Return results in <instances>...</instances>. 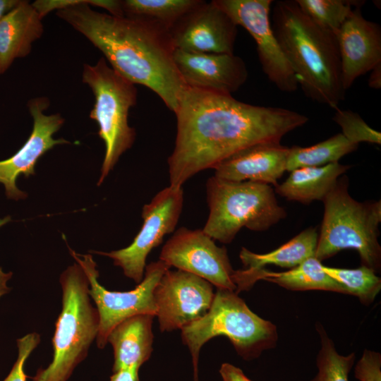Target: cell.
Returning <instances> with one entry per match:
<instances>
[{"label":"cell","instance_id":"6da1fadb","mask_svg":"<svg viewBox=\"0 0 381 381\" xmlns=\"http://www.w3.org/2000/svg\"><path fill=\"white\" fill-rule=\"evenodd\" d=\"M174 113L177 132L167 163L169 183L175 186L244 148L280 142L308 121L293 110L253 105L187 86Z\"/></svg>","mask_w":381,"mask_h":381},{"label":"cell","instance_id":"7a4b0ae2","mask_svg":"<svg viewBox=\"0 0 381 381\" xmlns=\"http://www.w3.org/2000/svg\"><path fill=\"white\" fill-rule=\"evenodd\" d=\"M90 4L85 0L56 14L100 50L115 71L152 90L175 112L186 85L174 61L169 30L140 18L100 13Z\"/></svg>","mask_w":381,"mask_h":381},{"label":"cell","instance_id":"3957f363","mask_svg":"<svg viewBox=\"0 0 381 381\" xmlns=\"http://www.w3.org/2000/svg\"><path fill=\"white\" fill-rule=\"evenodd\" d=\"M274 35L304 94L336 109L344 100L337 36L307 16L296 0L274 3Z\"/></svg>","mask_w":381,"mask_h":381},{"label":"cell","instance_id":"277c9868","mask_svg":"<svg viewBox=\"0 0 381 381\" xmlns=\"http://www.w3.org/2000/svg\"><path fill=\"white\" fill-rule=\"evenodd\" d=\"M348 188L349 179L342 176L322 201L325 211L315 257L322 262L341 250L354 249L361 265L378 272L381 201L358 202L350 195Z\"/></svg>","mask_w":381,"mask_h":381},{"label":"cell","instance_id":"5b68a950","mask_svg":"<svg viewBox=\"0 0 381 381\" xmlns=\"http://www.w3.org/2000/svg\"><path fill=\"white\" fill-rule=\"evenodd\" d=\"M59 281L62 309L52 339L53 359L37 370L32 381H67L98 334L99 313L91 303L89 281L80 265L69 266Z\"/></svg>","mask_w":381,"mask_h":381},{"label":"cell","instance_id":"8992f818","mask_svg":"<svg viewBox=\"0 0 381 381\" xmlns=\"http://www.w3.org/2000/svg\"><path fill=\"white\" fill-rule=\"evenodd\" d=\"M224 335L246 361L274 348L278 340L274 324L254 313L238 294L217 289L212 306L202 318L181 329V337L191 353L194 380L198 381V361L201 347L214 337Z\"/></svg>","mask_w":381,"mask_h":381},{"label":"cell","instance_id":"52a82bcc","mask_svg":"<svg viewBox=\"0 0 381 381\" xmlns=\"http://www.w3.org/2000/svg\"><path fill=\"white\" fill-rule=\"evenodd\" d=\"M206 195L210 213L202 231L223 243H231L243 227L266 231L287 215L266 183L213 176L207 181Z\"/></svg>","mask_w":381,"mask_h":381},{"label":"cell","instance_id":"ba28073f","mask_svg":"<svg viewBox=\"0 0 381 381\" xmlns=\"http://www.w3.org/2000/svg\"><path fill=\"white\" fill-rule=\"evenodd\" d=\"M82 79L95 95L90 117L97 123L98 135L105 145L97 183L99 186L135 141V131L128 125V118L130 109L137 102V89L135 84L110 67L103 57L93 66H83Z\"/></svg>","mask_w":381,"mask_h":381},{"label":"cell","instance_id":"9c48e42d","mask_svg":"<svg viewBox=\"0 0 381 381\" xmlns=\"http://www.w3.org/2000/svg\"><path fill=\"white\" fill-rule=\"evenodd\" d=\"M70 253L85 272L90 284L89 294L96 304L99 325L96 338L97 347L103 349L111 330L120 322L134 315H156L154 291L162 275L170 267L162 260L145 267L143 280L133 290L109 291L98 282L99 272L91 255Z\"/></svg>","mask_w":381,"mask_h":381},{"label":"cell","instance_id":"30bf717a","mask_svg":"<svg viewBox=\"0 0 381 381\" xmlns=\"http://www.w3.org/2000/svg\"><path fill=\"white\" fill-rule=\"evenodd\" d=\"M183 204L182 186L169 185L144 205L142 227L128 246L108 253H95L111 258L127 277L139 284L144 277L148 254L162 243L167 234L174 231Z\"/></svg>","mask_w":381,"mask_h":381},{"label":"cell","instance_id":"8fae6325","mask_svg":"<svg viewBox=\"0 0 381 381\" xmlns=\"http://www.w3.org/2000/svg\"><path fill=\"white\" fill-rule=\"evenodd\" d=\"M236 24L244 28L256 42L259 61L271 83L291 92L298 85L272 29V0H213Z\"/></svg>","mask_w":381,"mask_h":381},{"label":"cell","instance_id":"7c38bea8","mask_svg":"<svg viewBox=\"0 0 381 381\" xmlns=\"http://www.w3.org/2000/svg\"><path fill=\"white\" fill-rule=\"evenodd\" d=\"M159 260L197 275L217 289L236 293L232 268L224 247H219L202 229L181 227L164 245Z\"/></svg>","mask_w":381,"mask_h":381},{"label":"cell","instance_id":"4fadbf2b","mask_svg":"<svg viewBox=\"0 0 381 381\" xmlns=\"http://www.w3.org/2000/svg\"><path fill=\"white\" fill-rule=\"evenodd\" d=\"M214 294L205 279L181 270H168L154 291L161 331L181 329L202 318L210 310Z\"/></svg>","mask_w":381,"mask_h":381},{"label":"cell","instance_id":"5bb4252c","mask_svg":"<svg viewBox=\"0 0 381 381\" xmlns=\"http://www.w3.org/2000/svg\"><path fill=\"white\" fill-rule=\"evenodd\" d=\"M237 25L213 1H201L179 19L169 32L175 49L234 54Z\"/></svg>","mask_w":381,"mask_h":381},{"label":"cell","instance_id":"9a60e30c","mask_svg":"<svg viewBox=\"0 0 381 381\" xmlns=\"http://www.w3.org/2000/svg\"><path fill=\"white\" fill-rule=\"evenodd\" d=\"M33 119V128L27 141L9 158L0 161V183L4 184L8 198L18 200L25 198L26 193L16 186L19 175L25 177L35 174V167L39 158L56 145L70 144L64 138L54 139L53 135L64 123L59 114H44L49 106L47 97H36L28 104Z\"/></svg>","mask_w":381,"mask_h":381},{"label":"cell","instance_id":"2e32d148","mask_svg":"<svg viewBox=\"0 0 381 381\" xmlns=\"http://www.w3.org/2000/svg\"><path fill=\"white\" fill-rule=\"evenodd\" d=\"M174 61L187 87L205 91L231 95L248 77L245 62L234 54L174 49Z\"/></svg>","mask_w":381,"mask_h":381},{"label":"cell","instance_id":"e0dca14e","mask_svg":"<svg viewBox=\"0 0 381 381\" xmlns=\"http://www.w3.org/2000/svg\"><path fill=\"white\" fill-rule=\"evenodd\" d=\"M344 90L381 62V28L356 7L336 35Z\"/></svg>","mask_w":381,"mask_h":381},{"label":"cell","instance_id":"ac0fdd59","mask_svg":"<svg viewBox=\"0 0 381 381\" xmlns=\"http://www.w3.org/2000/svg\"><path fill=\"white\" fill-rule=\"evenodd\" d=\"M289 147L280 142L244 148L214 167V176L232 181H253L277 186L286 171Z\"/></svg>","mask_w":381,"mask_h":381},{"label":"cell","instance_id":"d6986e66","mask_svg":"<svg viewBox=\"0 0 381 381\" xmlns=\"http://www.w3.org/2000/svg\"><path fill=\"white\" fill-rule=\"evenodd\" d=\"M322 267L321 261L313 256L285 272H272L265 268L236 270V292L248 290L258 280H265L292 291L322 290L349 294L348 291L328 275Z\"/></svg>","mask_w":381,"mask_h":381},{"label":"cell","instance_id":"ffe728a7","mask_svg":"<svg viewBox=\"0 0 381 381\" xmlns=\"http://www.w3.org/2000/svg\"><path fill=\"white\" fill-rule=\"evenodd\" d=\"M42 18L28 1L18 5L0 20V75L18 58L27 56L32 43L44 32Z\"/></svg>","mask_w":381,"mask_h":381},{"label":"cell","instance_id":"44dd1931","mask_svg":"<svg viewBox=\"0 0 381 381\" xmlns=\"http://www.w3.org/2000/svg\"><path fill=\"white\" fill-rule=\"evenodd\" d=\"M155 315L140 314L118 324L107 338L114 349L113 372L131 367L139 368L152 351V324Z\"/></svg>","mask_w":381,"mask_h":381},{"label":"cell","instance_id":"7402d4cb","mask_svg":"<svg viewBox=\"0 0 381 381\" xmlns=\"http://www.w3.org/2000/svg\"><path fill=\"white\" fill-rule=\"evenodd\" d=\"M350 168L339 162L298 168L290 171L289 177L275 187L274 192L288 200L303 204L314 200L322 202L336 186L339 176Z\"/></svg>","mask_w":381,"mask_h":381},{"label":"cell","instance_id":"603a6c76","mask_svg":"<svg viewBox=\"0 0 381 381\" xmlns=\"http://www.w3.org/2000/svg\"><path fill=\"white\" fill-rule=\"evenodd\" d=\"M318 240L316 228L309 227L273 251L258 254L242 248L239 257L249 270L263 269L267 265L293 268L315 256Z\"/></svg>","mask_w":381,"mask_h":381},{"label":"cell","instance_id":"cb8c5ba5","mask_svg":"<svg viewBox=\"0 0 381 381\" xmlns=\"http://www.w3.org/2000/svg\"><path fill=\"white\" fill-rule=\"evenodd\" d=\"M358 147V145L349 142L341 133L309 147L294 145L289 147L286 171L339 162L342 157L356 150Z\"/></svg>","mask_w":381,"mask_h":381},{"label":"cell","instance_id":"d4e9b609","mask_svg":"<svg viewBox=\"0 0 381 381\" xmlns=\"http://www.w3.org/2000/svg\"><path fill=\"white\" fill-rule=\"evenodd\" d=\"M201 0H125V16L140 18L157 24L168 30Z\"/></svg>","mask_w":381,"mask_h":381},{"label":"cell","instance_id":"484cf974","mask_svg":"<svg viewBox=\"0 0 381 381\" xmlns=\"http://www.w3.org/2000/svg\"><path fill=\"white\" fill-rule=\"evenodd\" d=\"M323 270L341 284L349 294L358 298L362 304H371L381 289V279L372 269L361 265L358 268H337L323 265Z\"/></svg>","mask_w":381,"mask_h":381},{"label":"cell","instance_id":"4316f807","mask_svg":"<svg viewBox=\"0 0 381 381\" xmlns=\"http://www.w3.org/2000/svg\"><path fill=\"white\" fill-rule=\"evenodd\" d=\"M316 329L320 340V348L316 358L318 372L311 381H349L355 354H339L323 327L317 325Z\"/></svg>","mask_w":381,"mask_h":381},{"label":"cell","instance_id":"83f0119b","mask_svg":"<svg viewBox=\"0 0 381 381\" xmlns=\"http://www.w3.org/2000/svg\"><path fill=\"white\" fill-rule=\"evenodd\" d=\"M301 10L320 26L335 35L353 9L361 7L364 1L296 0Z\"/></svg>","mask_w":381,"mask_h":381},{"label":"cell","instance_id":"f1b7e54d","mask_svg":"<svg viewBox=\"0 0 381 381\" xmlns=\"http://www.w3.org/2000/svg\"><path fill=\"white\" fill-rule=\"evenodd\" d=\"M333 121L342 130V135L351 143L381 144V133L369 126L361 116L351 110L335 109Z\"/></svg>","mask_w":381,"mask_h":381},{"label":"cell","instance_id":"f546056e","mask_svg":"<svg viewBox=\"0 0 381 381\" xmlns=\"http://www.w3.org/2000/svg\"><path fill=\"white\" fill-rule=\"evenodd\" d=\"M40 341V337L36 332L26 334L17 339L18 349V358L11 370L4 381H26L24 365L27 358Z\"/></svg>","mask_w":381,"mask_h":381},{"label":"cell","instance_id":"4dcf8cb0","mask_svg":"<svg viewBox=\"0 0 381 381\" xmlns=\"http://www.w3.org/2000/svg\"><path fill=\"white\" fill-rule=\"evenodd\" d=\"M354 375L360 381H381V355L365 349L358 361Z\"/></svg>","mask_w":381,"mask_h":381},{"label":"cell","instance_id":"1f68e13d","mask_svg":"<svg viewBox=\"0 0 381 381\" xmlns=\"http://www.w3.org/2000/svg\"><path fill=\"white\" fill-rule=\"evenodd\" d=\"M223 381H252L238 367L224 363L219 369Z\"/></svg>","mask_w":381,"mask_h":381},{"label":"cell","instance_id":"d6a6232c","mask_svg":"<svg viewBox=\"0 0 381 381\" xmlns=\"http://www.w3.org/2000/svg\"><path fill=\"white\" fill-rule=\"evenodd\" d=\"M106 9L109 14L117 17H123L124 11L122 1L119 0H92V5Z\"/></svg>","mask_w":381,"mask_h":381},{"label":"cell","instance_id":"836d02e7","mask_svg":"<svg viewBox=\"0 0 381 381\" xmlns=\"http://www.w3.org/2000/svg\"><path fill=\"white\" fill-rule=\"evenodd\" d=\"M139 368H123L114 373L110 381H139Z\"/></svg>","mask_w":381,"mask_h":381},{"label":"cell","instance_id":"e575fe53","mask_svg":"<svg viewBox=\"0 0 381 381\" xmlns=\"http://www.w3.org/2000/svg\"><path fill=\"white\" fill-rule=\"evenodd\" d=\"M11 221L10 217L0 219V227ZM12 272L5 273L0 267V298L9 292L10 289L7 286V282L11 278Z\"/></svg>","mask_w":381,"mask_h":381},{"label":"cell","instance_id":"d590c367","mask_svg":"<svg viewBox=\"0 0 381 381\" xmlns=\"http://www.w3.org/2000/svg\"><path fill=\"white\" fill-rule=\"evenodd\" d=\"M368 86L378 90L381 87V62L377 64L371 71L368 78Z\"/></svg>","mask_w":381,"mask_h":381},{"label":"cell","instance_id":"8d00e7d4","mask_svg":"<svg viewBox=\"0 0 381 381\" xmlns=\"http://www.w3.org/2000/svg\"><path fill=\"white\" fill-rule=\"evenodd\" d=\"M20 0H0V20L16 8Z\"/></svg>","mask_w":381,"mask_h":381}]
</instances>
